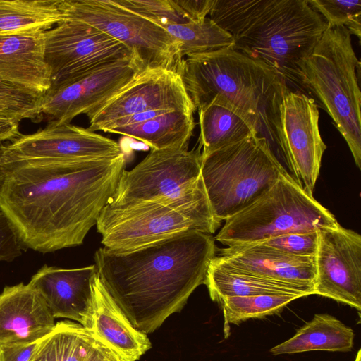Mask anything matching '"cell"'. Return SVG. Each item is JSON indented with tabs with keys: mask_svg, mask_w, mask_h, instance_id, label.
Listing matches in <instances>:
<instances>
[{
	"mask_svg": "<svg viewBox=\"0 0 361 361\" xmlns=\"http://www.w3.org/2000/svg\"><path fill=\"white\" fill-rule=\"evenodd\" d=\"M126 164L124 152L113 157L8 163L0 209L26 250L47 253L80 245L113 197Z\"/></svg>",
	"mask_w": 361,
	"mask_h": 361,
	"instance_id": "6da1fadb",
	"label": "cell"
},
{
	"mask_svg": "<svg viewBox=\"0 0 361 361\" xmlns=\"http://www.w3.org/2000/svg\"><path fill=\"white\" fill-rule=\"evenodd\" d=\"M215 239L197 231L176 233L126 251L94 253L102 283L132 325L147 334L180 312L204 284Z\"/></svg>",
	"mask_w": 361,
	"mask_h": 361,
	"instance_id": "7a4b0ae2",
	"label": "cell"
},
{
	"mask_svg": "<svg viewBox=\"0 0 361 361\" xmlns=\"http://www.w3.org/2000/svg\"><path fill=\"white\" fill-rule=\"evenodd\" d=\"M209 15L233 49L301 86L303 62L328 27L308 0H214Z\"/></svg>",
	"mask_w": 361,
	"mask_h": 361,
	"instance_id": "3957f363",
	"label": "cell"
},
{
	"mask_svg": "<svg viewBox=\"0 0 361 361\" xmlns=\"http://www.w3.org/2000/svg\"><path fill=\"white\" fill-rule=\"evenodd\" d=\"M179 74L195 110L224 105L280 149L279 109L290 90L271 67L228 47L184 58Z\"/></svg>",
	"mask_w": 361,
	"mask_h": 361,
	"instance_id": "277c9868",
	"label": "cell"
},
{
	"mask_svg": "<svg viewBox=\"0 0 361 361\" xmlns=\"http://www.w3.org/2000/svg\"><path fill=\"white\" fill-rule=\"evenodd\" d=\"M220 224L200 178L192 188L176 197L124 206L107 204L96 226L104 247L126 251L187 231L211 235Z\"/></svg>",
	"mask_w": 361,
	"mask_h": 361,
	"instance_id": "5b68a950",
	"label": "cell"
},
{
	"mask_svg": "<svg viewBox=\"0 0 361 361\" xmlns=\"http://www.w3.org/2000/svg\"><path fill=\"white\" fill-rule=\"evenodd\" d=\"M303 87L329 114L361 169L360 62L344 26H328L304 61Z\"/></svg>",
	"mask_w": 361,
	"mask_h": 361,
	"instance_id": "8992f818",
	"label": "cell"
},
{
	"mask_svg": "<svg viewBox=\"0 0 361 361\" xmlns=\"http://www.w3.org/2000/svg\"><path fill=\"white\" fill-rule=\"evenodd\" d=\"M286 172L267 140L254 135L202 157L200 175L221 222L258 200Z\"/></svg>",
	"mask_w": 361,
	"mask_h": 361,
	"instance_id": "52a82bcc",
	"label": "cell"
},
{
	"mask_svg": "<svg viewBox=\"0 0 361 361\" xmlns=\"http://www.w3.org/2000/svg\"><path fill=\"white\" fill-rule=\"evenodd\" d=\"M339 225L288 172L255 202L226 220L215 240L228 247Z\"/></svg>",
	"mask_w": 361,
	"mask_h": 361,
	"instance_id": "ba28073f",
	"label": "cell"
},
{
	"mask_svg": "<svg viewBox=\"0 0 361 361\" xmlns=\"http://www.w3.org/2000/svg\"><path fill=\"white\" fill-rule=\"evenodd\" d=\"M65 19L90 25L135 53L147 68L179 73L180 42L161 26L118 6L114 0H61Z\"/></svg>",
	"mask_w": 361,
	"mask_h": 361,
	"instance_id": "9c48e42d",
	"label": "cell"
},
{
	"mask_svg": "<svg viewBox=\"0 0 361 361\" xmlns=\"http://www.w3.org/2000/svg\"><path fill=\"white\" fill-rule=\"evenodd\" d=\"M200 147L152 149L131 170L121 173L108 204L124 206L178 196L201 178Z\"/></svg>",
	"mask_w": 361,
	"mask_h": 361,
	"instance_id": "30bf717a",
	"label": "cell"
},
{
	"mask_svg": "<svg viewBox=\"0 0 361 361\" xmlns=\"http://www.w3.org/2000/svg\"><path fill=\"white\" fill-rule=\"evenodd\" d=\"M134 56H137L121 42L78 20L65 19L44 32V56L51 87Z\"/></svg>",
	"mask_w": 361,
	"mask_h": 361,
	"instance_id": "8fae6325",
	"label": "cell"
},
{
	"mask_svg": "<svg viewBox=\"0 0 361 361\" xmlns=\"http://www.w3.org/2000/svg\"><path fill=\"white\" fill-rule=\"evenodd\" d=\"M154 110L195 111L180 75L164 68H146L133 80L86 116L88 130L102 131L115 121Z\"/></svg>",
	"mask_w": 361,
	"mask_h": 361,
	"instance_id": "7c38bea8",
	"label": "cell"
},
{
	"mask_svg": "<svg viewBox=\"0 0 361 361\" xmlns=\"http://www.w3.org/2000/svg\"><path fill=\"white\" fill-rule=\"evenodd\" d=\"M314 99L289 90L279 109L280 149L296 182L312 195L326 145L319 128Z\"/></svg>",
	"mask_w": 361,
	"mask_h": 361,
	"instance_id": "4fadbf2b",
	"label": "cell"
},
{
	"mask_svg": "<svg viewBox=\"0 0 361 361\" xmlns=\"http://www.w3.org/2000/svg\"><path fill=\"white\" fill-rule=\"evenodd\" d=\"M146 68L134 56L103 65L51 87L43 95L42 112L51 121L70 123L75 117L87 115L113 97Z\"/></svg>",
	"mask_w": 361,
	"mask_h": 361,
	"instance_id": "5bb4252c",
	"label": "cell"
},
{
	"mask_svg": "<svg viewBox=\"0 0 361 361\" xmlns=\"http://www.w3.org/2000/svg\"><path fill=\"white\" fill-rule=\"evenodd\" d=\"M314 294L361 310V236L340 224L318 231Z\"/></svg>",
	"mask_w": 361,
	"mask_h": 361,
	"instance_id": "9a60e30c",
	"label": "cell"
},
{
	"mask_svg": "<svg viewBox=\"0 0 361 361\" xmlns=\"http://www.w3.org/2000/svg\"><path fill=\"white\" fill-rule=\"evenodd\" d=\"M124 152L115 140L87 128L49 122L5 145L7 164L16 161H68L116 157Z\"/></svg>",
	"mask_w": 361,
	"mask_h": 361,
	"instance_id": "2e32d148",
	"label": "cell"
},
{
	"mask_svg": "<svg viewBox=\"0 0 361 361\" xmlns=\"http://www.w3.org/2000/svg\"><path fill=\"white\" fill-rule=\"evenodd\" d=\"M220 251L215 258L231 267L314 294V257L289 255L262 243L231 246Z\"/></svg>",
	"mask_w": 361,
	"mask_h": 361,
	"instance_id": "e0dca14e",
	"label": "cell"
},
{
	"mask_svg": "<svg viewBox=\"0 0 361 361\" xmlns=\"http://www.w3.org/2000/svg\"><path fill=\"white\" fill-rule=\"evenodd\" d=\"M95 265L63 269L44 265L29 284L42 295L54 318H65L88 326Z\"/></svg>",
	"mask_w": 361,
	"mask_h": 361,
	"instance_id": "ac0fdd59",
	"label": "cell"
},
{
	"mask_svg": "<svg viewBox=\"0 0 361 361\" xmlns=\"http://www.w3.org/2000/svg\"><path fill=\"white\" fill-rule=\"evenodd\" d=\"M54 319L29 283L6 286L0 294V346L39 341L53 330Z\"/></svg>",
	"mask_w": 361,
	"mask_h": 361,
	"instance_id": "d6986e66",
	"label": "cell"
},
{
	"mask_svg": "<svg viewBox=\"0 0 361 361\" xmlns=\"http://www.w3.org/2000/svg\"><path fill=\"white\" fill-rule=\"evenodd\" d=\"M90 319L86 328L123 361H136L152 347L147 336L135 329L109 294L97 273L92 281Z\"/></svg>",
	"mask_w": 361,
	"mask_h": 361,
	"instance_id": "ffe728a7",
	"label": "cell"
},
{
	"mask_svg": "<svg viewBox=\"0 0 361 361\" xmlns=\"http://www.w3.org/2000/svg\"><path fill=\"white\" fill-rule=\"evenodd\" d=\"M44 32L0 36V81L42 95L50 89Z\"/></svg>",
	"mask_w": 361,
	"mask_h": 361,
	"instance_id": "44dd1931",
	"label": "cell"
},
{
	"mask_svg": "<svg viewBox=\"0 0 361 361\" xmlns=\"http://www.w3.org/2000/svg\"><path fill=\"white\" fill-rule=\"evenodd\" d=\"M211 299L219 304L226 298L258 295H295L300 298L310 294L295 287L279 283L231 267L214 257L212 259L204 281Z\"/></svg>",
	"mask_w": 361,
	"mask_h": 361,
	"instance_id": "7402d4cb",
	"label": "cell"
},
{
	"mask_svg": "<svg viewBox=\"0 0 361 361\" xmlns=\"http://www.w3.org/2000/svg\"><path fill=\"white\" fill-rule=\"evenodd\" d=\"M353 330L334 316L314 314L293 336L270 349L274 355L307 351L348 352L353 346Z\"/></svg>",
	"mask_w": 361,
	"mask_h": 361,
	"instance_id": "603a6c76",
	"label": "cell"
},
{
	"mask_svg": "<svg viewBox=\"0 0 361 361\" xmlns=\"http://www.w3.org/2000/svg\"><path fill=\"white\" fill-rule=\"evenodd\" d=\"M195 126L193 114L170 111L140 123L108 128L103 132L133 138L152 149L188 148Z\"/></svg>",
	"mask_w": 361,
	"mask_h": 361,
	"instance_id": "cb8c5ba5",
	"label": "cell"
},
{
	"mask_svg": "<svg viewBox=\"0 0 361 361\" xmlns=\"http://www.w3.org/2000/svg\"><path fill=\"white\" fill-rule=\"evenodd\" d=\"M61 0H0V36L44 32L63 20Z\"/></svg>",
	"mask_w": 361,
	"mask_h": 361,
	"instance_id": "d4e9b609",
	"label": "cell"
},
{
	"mask_svg": "<svg viewBox=\"0 0 361 361\" xmlns=\"http://www.w3.org/2000/svg\"><path fill=\"white\" fill-rule=\"evenodd\" d=\"M197 111L202 157L257 135L242 117L224 105L212 102Z\"/></svg>",
	"mask_w": 361,
	"mask_h": 361,
	"instance_id": "484cf974",
	"label": "cell"
},
{
	"mask_svg": "<svg viewBox=\"0 0 361 361\" xmlns=\"http://www.w3.org/2000/svg\"><path fill=\"white\" fill-rule=\"evenodd\" d=\"M97 342L80 324L61 321L39 342L30 361H84Z\"/></svg>",
	"mask_w": 361,
	"mask_h": 361,
	"instance_id": "4316f807",
	"label": "cell"
},
{
	"mask_svg": "<svg viewBox=\"0 0 361 361\" xmlns=\"http://www.w3.org/2000/svg\"><path fill=\"white\" fill-rule=\"evenodd\" d=\"M159 26L180 42V53L183 59L233 46L231 35L208 17L197 23Z\"/></svg>",
	"mask_w": 361,
	"mask_h": 361,
	"instance_id": "83f0119b",
	"label": "cell"
},
{
	"mask_svg": "<svg viewBox=\"0 0 361 361\" xmlns=\"http://www.w3.org/2000/svg\"><path fill=\"white\" fill-rule=\"evenodd\" d=\"M300 298L295 295H258L224 299L220 304L225 338L229 335L231 324L238 325L247 319L279 314L290 302Z\"/></svg>",
	"mask_w": 361,
	"mask_h": 361,
	"instance_id": "f1b7e54d",
	"label": "cell"
},
{
	"mask_svg": "<svg viewBox=\"0 0 361 361\" xmlns=\"http://www.w3.org/2000/svg\"><path fill=\"white\" fill-rule=\"evenodd\" d=\"M43 95L30 90L0 81V116L18 122L41 121Z\"/></svg>",
	"mask_w": 361,
	"mask_h": 361,
	"instance_id": "f546056e",
	"label": "cell"
},
{
	"mask_svg": "<svg viewBox=\"0 0 361 361\" xmlns=\"http://www.w3.org/2000/svg\"><path fill=\"white\" fill-rule=\"evenodd\" d=\"M328 26H344L360 40L361 0H308Z\"/></svg>",
	"mask_w": 361,
	"mask_h": 361,
	"instance_id": "4dcf8cb0",
	"label": "cell"
},
{
	"mask_svg": "<svg viewBox=\"0 0 361 361\" xmlns=\"http://www.w3.org/2000/svg\"><path fill=\"white\" fill-rule=\"evenodd\" d=\"M118 6L158 25L190 23L175 0H114Z\"/></svg>",
	"mask_w": 361,
	"mask_h": 361,
	"instance_id": "1f68e13d",
	"label": "cell"
},
{
	"mask_svg": "<svg viewBox=\"0 0 361 361\" xmlns=\"http://www.w3.org/2000/svg\"><path fill=\"white\" fill-rule=\"evenodd\" d=\"M318 231L281 235L260 243L289 255L314 257L318 246Z\"/></svg>",
	"mask_w": 361,
	"mask_h": 361,
	"instance_id": "d6a6232c",
	"label": "cell"
},
{
	"mask_svg": "<svg viewBox=\"0 0 361 361\" xmlns=\"http://www.w3.org/2000/svg\"><path fill=\"white\" fill-rule=\"evenodd\" d=\"M25 250L14 226L0 209V262H11Z\"/></svg>",
	"mask_w": 361,
	"mask_h": 361,
	"instance_id": "836d02e7",
	"label": "cell"
},
{
	"mask_svg": "<svg viewBox=\"0 0 361 361\" xmlns=\"http://www.w3.org/2000/svg\"><path fill=\"white\" fill-rule=\"evenodd\" d=\"M190 23L204 20L209 14L214 0H175Z\"/></svg>",
	"mask_w": 361,
	"mask_h": 361,
	"instance_id": "e575fe53",
	"label": "cell"
},
{
	"mask_svg": "<svg viewBox=\"0 0 361 361\" xmlns=\"http://www.w3.org/2000/svg\"><path fill=\"white\" fill-rule=\"evenodd\" d=\"M39 341L0 346V361H30Z\"/></svg>",
	"mask_w": 361,
	"mask_h": 361,
	"instance_id": "d590c367",
	"label": "cell"
},
{
	"mask_svg": "<svg viewBox=\"0 0 361 361\" xmlns=\"http://www.w3.org/2000/svg\"><path fill=\"white\" fill-rule=\"evenodd\" d=\"M84 361H123L121 357L100 341L96 343Z\"/></svg>",
	"mask_w": 361,
	"mask_h": 361,
	"instance_id": "8d00e7d4",
	"label": "cell"
},
{
	"mask_svg": "<svg viewBox=\"0 0 361 361\" xmlns=\"http://www.w3.org/2000/svg\"><path fill=\"white\" fill-rule=\"evenodd\" d=\"M18 121L0 116V144L4 141L13 142L22 135Z\"/></svg>",
	"mask_w": 361,
	"mask_h": 361,
	"instance_id": "74e56055",
	"label": "cell"
},
{
	"mask_svg": "<svg viewBox=\"0 0 361 361\" xmlns=\"http://www.w3.org/2000/svg\"><path fill=\"white\" fill-rule=\"evenodd\" d=\"M7 164L6 159L5 157V145L3 143L0 144V166H6Z\"/></svg>",
	"mask_w": 361,
	"mask_h": 361,
	"instance_id": "f35d334b",
	"label": "cell"
},
{
	"mask_svg": "<svg viewBox=\"0 0 361 361\" xmlns=\"http://www.w3.org/2000/svg\"><path fill=\"white\" fill-rule=\"evenodd\" d=\"M6 175V166H0V190L4 183Z\"/></svg>",
	"mask_w": 361,
	"mask_h": 361,
	"instance_id": "ab89813d",
	"label": "cell"
}]
</instances>
